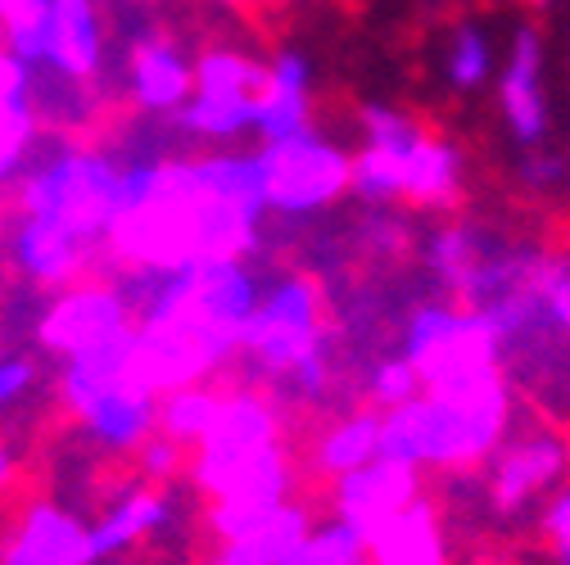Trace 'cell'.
<instances>
[{
  "label": "cell",
  "instance_id": "6da1fadb",
  "mask_svg": "<svg viewBox=\"0 0 570 565\" xmlns=\"http://www.w3.org/2000/svg\"><path fill=\"white\" fill-rule=\"evenodd\" d=\"M512 380L503 367L421 389L412 403L381 412V457L435 470H466L508 439Z\"/></svg>",
  "mask_w": 570,
  "mask_h": 565
},
{
  "label": "cell",
  "instance_id": "7a4b0ae2",
  "mask_svg": "<svg viewBox=\"0 0 570 565\" xmlns=\"http://www.w3.org/2000/svg\"><path fill=\"white\" fill-rule=\"evenodd\" d=\"M403 358L416 367L425 389H440L480 371L503 367V344L484 313L475 308H416L403 335Z\"/></svg>",
  "mask_w": 570,
  "mask_h": 565
},
{
  "label": "cell",
  "instance_id": "3957f363",
  "mask_svg": "<svg viewBox=\"0 0 570 565\" xmlns=\"http://www.w3.org/2000/svg\"><path fill=\"white\" fill-rule=\"evenodd\" d=\"M240 348L249 358L285 380L299 363H308L313 353H326V330H322V290L308 276H285L258 299Z\"/></svg>",
  "mask_w": 570,
  "mask_h": 565
},
{
  "label": "cell",
  "instance_id": "277c9868",
  "mask_svg": "<svg viewBox=\"0 0 570 565\" xmlns=\"http://www.w3.org/2000/svg\"><path fill=\"white\" fill-rule=\"evenodd\" d=\"M258 159L267 177V208L276 214H317L348 190L353 177V159L313 131L267 140Z\"/></svg>",
  "mask_w": 570,
  "mask_h": 565
},
{
  "label": "cell",
  "instance_id": "5b68a950",
  "mask_svg": "<svg viewBox=\"0 0 570 565\" xmlns=\"http://www.w3.org/2000/svg\"><path fill=\"white\" fill-rule=\"evenodd\" d=\"M566 466H570L566 435H557L552 426H530L521 435H508L493 448V466H489L493 512L517 516L521 507H530L539 498L543 488H552L561 479Z\"/></svg>",
  "mask_w": 570,
  "mask_h": 565
},
{
  "label": "cell",
  "instance_id": "8992f818",
  "mask_svg": "<svg viewBox=\"0 0 570 565\" xmlns=\"http://www.w3.org/2000/svg\"><path fill=\"white\" fill-rule=\"evenodd\" d=\"M421 498V470L394 457H372L367 466L335 479V521L353 525L363 538H372L385 521H394L407 503Z\"/></svg>",
  "mask_w": 570,
  "mask_h": 565
},
{
  "label": "cell",
  "instance_id": "52a82bcc",
  "mask_svg": "<svg viewBox=\"0 0 570 565\" xmlns=\"http://www.w3.org/2000/svg\"><path fill=\"white\" fill-rule=\"evenodd\" d=\"M385 150V146H376ZM394 159V172H399V195L412 199V204H425V208H449L462 190V159L449 140L431 136V131H412L403 146H390L385 150Z\"/></svg>",
  "mask_w": 570,
  "mask_h": 565
},
{
  "label": "cell",
  "instance_id": "ba28073f",
  "mask_svg": "<svg viewBox=\"0 0 570 565\" xmlns=\"http://www.w3.org/2000/svg\"><path fill=\"white\" fill-rule=\"evenodd\" d=\"M367 565H449L440 507L425 493L416 503H407L394 521H385L367 538Z\"/></svg>",
  "mask_w": 570,
  "mask_h": 565
},
{
  "label": "cell",
  "instance_id": "9c48e42d",
  "mask_svg": "<svg viewBox=\"0 0 570 565\" xmlns=\"http://www.w3.org/2000/svg\"><path fill=\"white\" fill-rule=\"evenodd\" d=\"M195 91V68L164 37H140L131 46V96L150 113H177Z\"/></svg>",
  "mask_w": 570,
  "mask_h": 565
},
{
  "label": "cell",
  "instance_id": "30bf717a",
  "mask_svg": "<svg viewBox=\"0 0 570 565\" xmlns=\"http://www.w3.org/2000/svg\"><path fill=\"white\" fill-rule=\"evenodd\" d=\"M254 127L263 140H285L308 131V63L295 50H281L267 68V82L254 105Z\"/></svg>",
  "mask_w": 570,
  "mask_h": 565
},
{
  "label": "cell",
  "instance_id": "8fae6325",
  "mask_svg": "<svg viewBox=\"0 0 570 565\" xmlns=\"http://www.w3.org/2000/svg\"><path fill=\"white\" fill-rule=\"evenodd\" d=\"M503 113L512 122V136L521 146H539L548 109H543V87H539V37L534 28H521L512 41V59L503 73Z\"/></svg>",
  "mask_w": 570,
  "mask_h": 565
},
{
  "label": "cell",
  "instance_id": "7c38bea8",
  "mask_svg": "<svg viewBox=\"0 0 570 565\" xmlns=\"http://www.w3.org/2000/svg\"><path fill=\"white\" fill-rule=\"evenodd\" d=\"M281 444V412L258 389H223V407L213 416L199 448H267Z\"/></svg>",
  "mask_w": 570,
  "mask_h": 565
},
{
  "label": "cell",
  "instance_id": "4fadbf2b",
  "mask_svg": "<svg viewBox=\"0 0 570 565\" xmlns=\"http://www.w3.org/2000/svg\"><path fill=\"white\" fill-rule=\"evenodd\" d=\"M372 457H381V412H353V416L331 420V426L313 439L308 466L322 479H340L348 470L367 466Z\"/></svg>",
  "mask_w": 570,
  "mask_h": 565
},
{
  "label": "cell",
  "instance_id": "5bb4252c",
  "mask_svg": "<svg viewBox=\"0 0 570 565\" xmlns=\"http://www.w3.org/2000/svg\"><path fill=\"white\" fill-rule=\"evenodd\" d=\"M254 96H204V91H190V100L177 109V122L181 131H195V136H208V140H232L240 131L254 127Z\"/></svg>",
  "mask_w": 570,
  "mask_h": 565
},
{
  "label": "cell",
  "instance_id": "9a60e30c",
  "mask_svg": "<svg viewBox=\"0 0 570 565\" xmlns=\"http://www.w3.org/2000/svg\"><path fill=\"white\" fill-rule=\"evenodd\" d=\"M218 407H223V389L199 385V380H195V385H177V389L164 398V407H159V430L173 435L177 444H195V448H199V439L208 435Z\"/></svg>",
  "mask_w": 570,
  "mask_h": 565
},
{
  "label": "cell",
  "instance_id": "2e32d148",
  "mask_svg": "<svg viewBox=\"0 0 570 565\" xmlns=\"http://www.w3.org/2000/svg\"><path fill=\"white\" fill-rule=\"evenodd\" d=\"M263 82H267V68L232 50H213L195 63V91L204 96H254L258 100Z\"/></svg>",
  "mask_w": 570,
  "mask_h": 565
},
{
  "label": "cell",
  "instance_id": "e0dca14e",
  "mask_svg": "<svg viewBox=\"0 0 570 565\" xmlns=\"http://www.w3.org/2000/svg\"><path fill=\"white\" fill-rule=\"evenodd\" d=\"M489 254V245L471 231V227H449L431 240V267H435V280L458 299L466 290V280L471 271L480 267V258Z\"/></svg>",
  "mask_w": 570,
  "mask_h": 565
},
{
  "label": "cell",
  "instance_id": "ac0fdd59",
  "mask_svg": "<svg viewBox=\"0 0 570 565\" xmlns=\"http://www.w3.org/2000/svg\"><path fill=\"white\" fill-rule=\"evenodd\" d=\"M421 389L425 385H421V376H416V367L407 358H381L372 367V376H367V394H372L376 412H394V407L412 403Z\"/></svg>",
  "mask_w": 570,
  "mask_h": 565
},
{
  "label": "cell",
  "instance_id": "d6986e66",
  "mask_svg": "<svg viewBox=\"0 0 570 565\" xmlns=\"http://www.w3.org/2000/svg\"><path fill=\"white\" fill-rule=\"evenodd\" d=\"M449 78H453V87H466V91L489 78V41H484L475 28H458V32H453Z\"/></svg>",
  "mask_w": 570,
  "mask_h": 565
},
{
  "label": "cell",
  "instance_id": "ffe728a7",
  "mask_svg": "<svg viewBox=\"0 0 570 565\" xmlns=\"http://www.w3.org/2000/svg\"><path fill=\"white\" fill-rule=\"evenodd\" d=\"M543 538L552 547H566L570 543V488L552 493V503L543 507Z\"/></svg>",
  "mask_w": 570,
  "mask_h": 565
},
{
  "label": "cell",
  "instance_id": "44dd1931",
  "mask_svg": "<svg viewBox=\"0 0 570 565\" xmlns=\"http://www.w3.org/2000/svg\"><path fill=\"white\" fill-rule=\"evenodd\" d=\"M561 172H566V163H561V159H548V155H539V159H530V163L521 168V177H525L530 186H552V181H561Z\"/></svg>",
  "mask_w": 570,
  "mask_h": 565
},
{
  "label": "cell",
  "instance_id": "7402d4cb",
  "mask_svg": "<svg viewBox=\"0 0 570 565\" xmlns=\"http://www.w3.org/2000/svg\"><path fill=\"white\" fill-rule=\"evenodd\" d=\"M557 565H570V543H566V547H557Z\"/></svg>",
  "mask_w": 570,
  "mask_h": 565
},
{
  "label": "cell",
  "instance_id": "603a6c76",
  "mask_svg": "<svg viewBox=\"0 0 570 565\" xmlns=\"http://www.w3.org/2000/svg\"><path fill=\"white\" fill-rule=\"evenodd\" d=\"M232 6H254V0H232Z\"/></svg>",
  "mask_w": 570,
  "mask_h": 565
},
{
  "label": "cell",
  "instance_id": "cb8c5ba5",
  "mask_svg": "<svg viewBox=\"0 0 570 565\" xmlns=\"http://www.w3.org/2000/svg\"><path fill=\"white\" fill-rule=\"evenodd\" d=\"M566 453H570V435H566Z\"/></svg>",
  "mask_w": 570,
  "mask_h": 565
},
{
  "label": "cell",
  "instance_id": "d4e9b609",
  "mask_svg": "<svg viewBox=\"0 0 570 565\" xmlns=\"http://www.w3.org/2000/svg\"><path fill=\"white\" fill-rule=\"evenodd\" d=\"M530 6H539V0H530Z\"/></svg>",
  "mask_w": 570,
  "mask_h": 565
}]
</instances>
